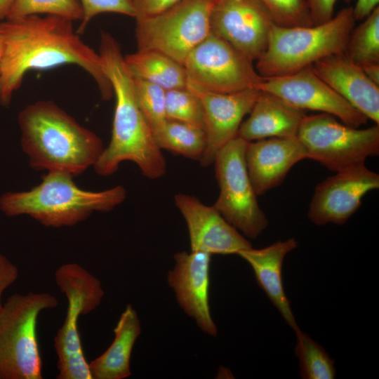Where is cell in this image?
<instances>
[{
    "mask_svg": "<svg viewBox=\"0 0 379 379\" xmlns=\"http://www.w3.org/2000/svg\"><path fill=\"white\" fill-rule=\"evenodd\" d=\"M281 26L312 25L306 0H258Z\"/></svg>",
    "mask_w": 379,
    "mask_h": 379,
    "instance_id": "f546056e",
    "label": "cell"
},
{
    "mask_svg": "<svg viewBox=\"0 0 379 379\" xmlns=\"http://www.w3.org/2000/svg\"><path fill=\"white\" fill-rule=\"evenodd\" d=\"M1 45L0 41V81H1Z\"/></svg>",
    "mask_w": 379,
    "mask_h": 379,
    "instance_id": "74e56055",
    "label": "cell"
},
{
    "mask_svg": "<svg viewBox=\"0 0 379 379\" xmlns=\"http://www.w3.org/2000/svg\"><path fill=\"white\" fill-rule=\"evenodd\" d=\"M244 157L258 196L279 185L295 164L307 158L305 146L298 137L247 142Z\"/></svg>",
    "mask_w": 379,
    "mask_h": 379,
    "instance_id": "ac0fdd59",
    "label": "cell"
},
{
    "mask_svg": "<svg viewBox=\"0 0 379 379\" xmlns=\"http://www.w3.org/2000/svg\"><path fill=\"white\" fill-rule=\"evenodd\" d=\"M140 332L138 314L128 304L114 329V338L111 345L88 364L92 379H124L131 376V356Z\"/></svg>",
    "mask_w": 379,
    "mask_h": 379,
    "instance_id": "7402d4cb",
    "label": "cell"
},
{
    "mask_svg": "<svg viewBox=\"0 0 379 379\" xmlns=\"http://www.w3.org/2000/svg\"><path fill=\"white\" fill-rule=\"evenodd\" d=\"M187 88L199 97L203 105L206 146L199 162L203 167H208L213 164L219 150L237 136L243 119L251 112L260 91L249 88L220 93L189 84Z\"/></svg>",
    "mask_w": 379,
    "mask_h": 379,
    "instance_id": "9a60e30c",
    "label": "cell"
},
{
    "mask_svg": "<svg viewBox=\"0 0 379 379\" xmlns=\"http://www.w3.org/2000/svg\"><path fill=\"white\" fill-rule=\"evenodd\" d=\"M253 62L220 37L210 33L187 56V84L201 89L230 93L255 86L262 77Z\"/></svg>",
    "mask_w": 379,
    "mask_h": 379,
    "instance_id": "8fae6325",
    "label": "cell"
},
{
    "mask_svg": "<svg viewBox=\"0 0 379 379\" xmlns=\"http://www.w3.org/2000/svg\"><path fill=\"white\" fill-rule=\"evenodd\" d=\"M55 282L67 300L64 323L54 338L58 379H92L78 329L79 317L96 309L104 295L100 281L77 263L61 265Z\"/></svg>",
    "mask_w": 379,
    "mask_h": 379,
    "instance_id": "52a82bcc",
    "label": "cell"
},
{
    "mask_svg": "<svg viewBox=\"0 0 379 379\" xmlns=\"http://www.w3.org/2000/svg\"><path fill=\"white\" fill-rule=\"evenodd\" d=\"M355 22L352 6H347L319 25L286 27L274 24L267 48L255 61V67L262 78L280 77L344 52Z\"/></svg>",
    "mask_w": 379,
    "mask_h": 379,
    "instance_id": "5b68a950",
    "label": "cell"
},
{
    "mask_svg": "<svg viewBox=\"0 0 379 379\" xmlns=\"http://www.w3.org/2000/svg\"><path fill=\"white\" fill-rule=\"evenodd\" d=\"M274 24L269 11L258 0H213L211 33L253 62L266 49Z\"/></svg>",
    "mask_w": 379,
    "mask_h": 379,
    "instance_id": "7c38bea8",
    "label": "cell"
},
{
    "mask_svg": "<svg viewBox=\"0 0 379 379\" xmlns=\"http://www.w3.org/2000/svg\"><path fill=\"white\" fill-rule=\"evenodd\" d=\"M154 136L161 149L198 161L206 146L204 129L176 121L167 119Z\"/></svg>",
    "mask_w": 379,
    "mask_h": 379,
    "instance_id": "cb8c5ba5",
    "label": "cell"
},
{
    "mask_svg": "<svg viewBox=\"0 0 379 379\" xmlns=\"http://www.w3.org/2000/svg\"><path fill=\"white\" fill-rule=\"evenodd\" d=\"M379 0H357L352 6L353 15L355 21L363 20L375 8L378 7Z\"/></svg>",
    "mask_w": 379,
    "mask_h": 379,
    "instance_id": "e575fe53",
    "label": "cell"
},
{
    "mask_svg": "<svg viewBox=\"0 0 379 379\" xmlns=\"http://www.w3.org/2000/svg\"><path fill=\"white\" fill-rule=\"evenodd\" d=\"M297 137L305 146L307 158L335 172L379 154L378 124L354 128L326 113L305 115Z\"/></svg>",
    "mask_w": 379,
    "mask_h": 379,
    "instance_id": "ba28073f",
    "label": "cell"
},
{
    "mask_svg": "<svg viewBox=\"0 0 379 379\" xmlns=\"http://www.w3.org/2000/svg\"><path fill=\"white\" fill-rule=\"evenodd\" d=\"M133 77L154 84L166 91L187 88V76L182 64L155 51L138 50L124 56Z\"/></svg>",
    "mask_w": 379,
    "mask_h": 379,
    "instance_id": "603a6c76",
    "label": "cell"
},
{
    "mask_svg": "<svg viewBox=\"0 0 379 379\" xmlns=\"http://www.w3.org/2000/svg\"><path fill=\"white\" fill-rule=\"evenodd\" d=\"M344 53L361 67L379 63V7L366 17L360 25L354 27Z\"/></svg>",
    "mask_w": 379,
    "mask_h": 379,
    "instance_id": "d4e9b609",
    "label": "cell"
},
{
    "mask_svg": "<svg viewBox=\"0 0 379 379\" xmlns=\"http://www.w3.org/2000/svg\"><path fill=\"white\" fill-rule=\"evenodd\" d=\"M295 354L299 360L300 374L303 379H333L334 360L325 350L298 328Z\"/></svg>",
    "mask_w": 379,
    "mask_h": 379,
    "instance_id": "484cf974",
    "label": "cell"
},
{
    "mask_svg": "<svg viewBox=\"0 0 379 379\" xmlns=\"http://www.w3.org/2000/svg\"><path fill=\"white\" fill-rule=\"evenodd\" d=\"M21 147L37 171L73 176L95 165L104 149L101 139L51 100H39L18 114Z\"/></svg>",
    "mask_w": 379,
    "mask_h": 379,
    "instance_id": "3957f363",
    "label": "cell"
},
{
    "mask_svg": "<svg viewBox=\"0 0 379 379\" xmlns=\"http://www.w3.org/2000/svg\"><path fill=\"white\" fill-rule=\"evenodd\" d=\"M103 72L110 81L116 98L111 140L93 168L100 175L114 173L121 163H135L148 179L161 178L166 162L152 130L136 100L133 79L119 43L102 32L99 48Z\"/></svg>",
    "mask_w": 379,
    "mask_h": 379,
    "instance_id": "7a4b0ae2",
    "label": "cell"
},
{
    "mask_svg": "<svg viewBox=\"0 0 379 379\" xmlns=\"http://www.w3.org/2000/svg\"><path fill=\"white\" fill-rule=\"evenodd\" d=\"M247 142L237 136L215 155L213 164L220 192L213 205L244 237L255 239L269 222L260 208L245 162Z\"/></svg>",
    "mask_w": 379,
    "mask_h": 379,
    "instance_id": "30bf717a",
    "label": "cell"
},
{
    "mask_svg": "<svg viewBox=\"0 0 379 379\" xmlns=\"http://www.w3.org/2000/svg\"><path fill=\"white\" fill-rule=\"evenodd\" d=\"M15 0H0V21L6 20Z\"/></svg>",
    "mask_w": 379,
    "mask_h": 379,
    "instance_id": "8d00e7d4",
    "label": "cell"
},
{
    "mask_svg": "<svg viewBox=\"0 0 379 379\" xmlns=\"http://www.w3.org/2000/svg\"><path fill=\"white\" fill-rule=\"evenodd\" d=\"M248 114L242 121L237 135L246 142L297 137L305 117L303 110L275 95L261 91Z\"/></svg>",
    "mask_w": 379,
    "mask_h": 379,
    "instance_id": "ffe728a7",
    "label": "cell"
},
{
    "mask_svg": "<svg viewBox=\"0 0 379 379\" xmlns=\"http://www.w3.org/2000/svg\"><path fill=\"white\" fill-rule=\"evenodd\" d=\"M30 15H53L81 21L83 13L79 0H15L6 19Z\"/></svg>",
    "mask_w": 379,
    "mask_h": 379,
    "instance_id": "83f0119b",
    "label": "cell"
},
{
    "mask_svg": "<svg viewBox=\"0 0 379 379\" xmlns=\"http://www.w3.org/2000/svg\"><path fill=\"white\" fill-rule=\"evenodd\" d=\"M310 67L350 105L379 124V86L344 52L324 58Z\"/></svg>",
    "mask_w": 379,
    "mask_h": 379,
    "instance_id": "d6986e66",
    "label": "cell"
},
{
    "mask_svg": "<svg viewBox=\"0 0 379 379\" xmlns=\"http://www.w3.org/2000/svg\"><path fill=\"white\" fill-rule=\"evenodd\" d=\"M255 88L275 95L299 109L331 114L352 127L359 128L368 120L319 77L310 67L290 74L262 78Z\"/></svg>",
    "mask_w": 379,
    "mask_h": 379,
    "instance_id": "4fadbf2b",
    "label": "cell"
},
{
    "mask_svg": "<svg viewBox=\"0 0 379 379\" xmlns=\"http://www.w3.org/2000/svg\"><path fill=\"white\" fill-rule=\"evenodd\" d=\"M82 8V18L77 29L81 34L89 22L96 15L103 13H115L135 16L134 0H79Z\"/></svg>",
    "mask_w": 379,
    "mask_h": 379,
    "instance_id": "4dcf8cb0",
    "label": "cell"
},
{
    "mask_svg": "<svg viewBox=\"0 0 379 379\" xmlns=\"http://www.w3.org/2000/svg\"><path fill=\"white\" fill-rule=\"evenodd\" d=\"M181 0H134L136 20L158 14Z\"/></svg>",
    "mask_w": 379,
    "mask_h": 379,
    "instance_id": "d6a6232c",
    "label": "cell"
},
{
    "mask_svg": "<svg viewBox=\"0 0 379 379\" xmlns=\"http://www.w3.org/2000/svg\"><path fill=\"white\" fill-rule=\"evenodd\" d=\"M379 188V175L365 163L337 171L314 189L307 217L317 225H343L361 205L362 198Z\"/></svg>",
    "mask_w": 379,
    "mask_h": 379,
    "instance_id": "5bb4252c",
    "label": "cell"
},
{
    "mask_svg": "<svg viewBox=\"0 0 379 379\" xmlns=\"http://www.w3.org/2000/svg\"><path fill=\"white\" fill-rule=\"evenodd\" d=\"M213 0H181L169 8L136 20L138 50L155 51L183 65L211 33Z\"/></svg>",
    "mask_w": 379,
    "mask_h": 379,
    "instance_id": "9c48e42d",
    "label": "cell"
},
{
    "mask_svg": "<svg viewBox=\"0 0 379 379\" xmlns=\"http://www.w3.org/2000/svg\"><path fill=\"white\" fill-rule=\"evenodd\" d=\"M165 111L168 120L204 128V113L201 100L188 88L166 91Z\"/></svg>",
    "mask_w": 379,
    "mask_h": 379,
    "instance_id": "4316f807",
    "label": "cell"
},
{
    "mask_svg": "<svg viewBox=\"0 0 379 379\" xmlns=\"http://www.w3.org/2000/svg\"><path fill=\"white\" fill-rule=\"evenodd\" d=\"M70 19L30 15L0 22L1 45L0 103L8 107L13 93L31 70L74 65L95 81L104 100L114 95L99 53L85 44Z\"/></svg>",
    "mask_w": 379,
    "mask_h": 379,
    "instance_id": "6da1fadb",
    "label": "cell"
},
{
    "mask_svg": "<svg viewBox=\"0 0 379 379\" xmlns=\"http://www.w3.org/2000/svg\"><path fill=\"white\" fill-rule=\"evenodd\" d=\"M367 77L375 84L379 86V63H374L362 67Z\"/></svg>",
    "mask_w": 379,
    "mask_h": 379,
    "instance_id": "d590c367",
    "label": "cell"
},
{
    "mask_svg": "<svg viewBox=\"0 0 379 379\" xmlns=\"http://www.w3.org/2000/svg\"><path fill=\"white\" fill-rule=\"evenodd\" d=\"M48 293H15L0 313V379H41L42 360L37 339L40 312L57 307Z\"/></svg>",
    "mask_w": 379,
    "mask_h": 379,
    "instance_id": "8992f818",
    "label": "cell"
},
{
    "mask_svg": "<svg viewBox=\"0 0 379 379\" xmlns=\"http://www.w3.org/2000/svg\"><path fill=\"white\" fill-rule=\"evenodd\" d=\"M297 247V241L291 238L260 249L251 247L238 253L252 267L258 284L294 331L299 327L284 289L282 266L285 256Z\"/></svg>",
    "mask_w": 379,
    "mask_h": 379,
    "instance_id": "44dd1931",
    "label": "cell"
},
{
    "mask_svg": "<svg viewBox=\"0 0 379 379\" xmlns=\"http://www.w3.org/2000/svg\"><path fill=\"white\" fill-rule=\"evenodd\" d=\"M18 274L17 266L0 252V313L3 308L1 301L2 293L16 281Z\"/></svg>",
    "mask_w": 379,
    "mask_h": 379,
    "instance_id": "836d02e7",
    "label": "cell"
},
{
    "mask_svg": "<svg viewBox=\"0 0 379 379\" xmlns=\"http://www.w3.org/2000/svg\"><path fill=\"white\" fill-rule=\"evenodd\" d=\"M174 201L186 222L192 251L238 255L252 247L251 242L213 206H207L197 197L182 193L175 195Z\"/></svg>",
    "mask_w": 379,
    "mask_h": 379,
    "instance_id": "2e32d148",
    "label": "cell"
},
{
    "mask_svg": "<svg viewBox=\"0 0 379 379\" xmlns=\"http://www.w3.org/2000/svg\"><path fill=\"white\" fill-rule=\"evenodd\" d=\"M138 106L153 133L166 121V90L139 78L133 77Z\"/></svg>",
    "mask_w": 379,
    "mask_h": 379,
    "instance_id": "f1b7e54d",
    "label": "cell"
},
{
    "mask_svg": "<svg viewBox=\"0 0 379 379\" xmlns=\"http://www.w3.org/2000/svg\"><path fill=\"white\" fill-rule=\"evenodd\" d=\"M175 264L168 272L167 281L174 291L179 306L193 318L199 328L212 336L218 329L209 307L211 255L201 251L178 252Z\"/></svg>",
    "mask_w": 379,
    "mask_h": 379,
    "instance_id": "e0dca14e",
    "label": "cell"
},
{
    "mask_svg": "<svg viewBox=\"0 0 379 379\" xmlns=\"http://www.w3.org/2000/svg\"><path fill=\"white\" fill-rule=\"evenodd\" d=\"M126 198V189L117 185L94 192L79 187L73 175L50 171L41 182L26 191L7 192L0 196V210L7 216L27 215L43 225L70 227L94 212H109Z\"/></svg>",
    "mask_w": 379,
    "mask_h": 379,
    "instance_id": "277c9868",
    "label": "cell"
},
{
    "mask_svg": "<svg viewBox=\"0 0 379 379\" xmlns=\"http://www.w3.org/2000/svg\"><path fill=\"white\" fill-rule=\"evenodd\" d=\"M338 0H306L313 25L329 20L333 16L334 8ZM350 3L352 0H343Z\"/></svg>",
    "mask_w": 379,
    "mask_h": 379,
    "instance_id": "1f68e13d",
    "label": "cell"
}]
</instances>
